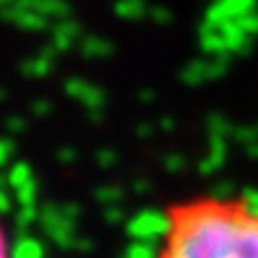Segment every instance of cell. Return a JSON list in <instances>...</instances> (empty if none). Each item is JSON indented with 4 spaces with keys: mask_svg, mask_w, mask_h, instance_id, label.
<instances>
[{
    "mask_svg": "<svg viewBox=\"0 0 258 258\" xmlns=\"http://www.w3.org/2000/svg\"><path fill=\"white\" fill-rule=\"evenodd\" d=\"M154 258H258V197L206 192L172 202Z\"/></svg>",
    "mask_w": 258,
    "mask_h": 258,
    "instance_id": "6da1fadb",
    "label": "cell"
},
{
    "mask_svg": "<svg viewBox=\"0 0 258 258\" xmlns=\"http://www.w3.org/2000/svg\"><path fill=\"white\" fill-rule=\"evenodd\" d=\"M0 258H12V249H9V238L5 227L0 224Z\"/></svg>",
    "mask_w": 258,
    "mask_h": 258,
    "instance_id": "7a4b0ae2",
    "label": "cell"
}]
</instances>
